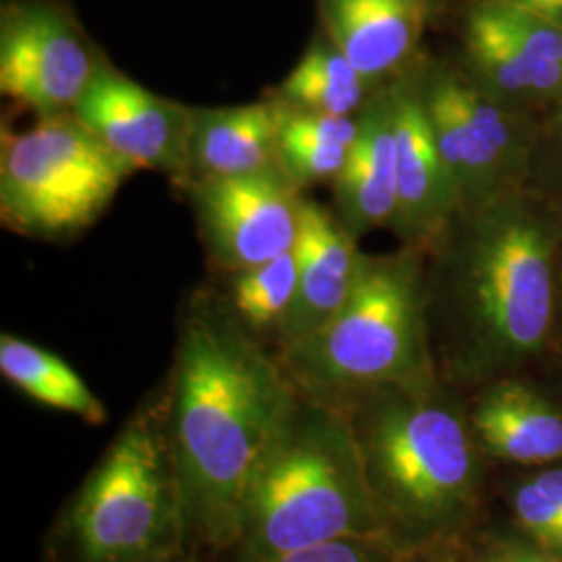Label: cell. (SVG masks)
I'll return each instance as SVG.
<instances>
[{"label":"cell","mask_w":562,"mask_h":562,"mask_svg":"<svg viewBox=\"0 0 562 562\" xmlns=\"http://www.w3.org/2000/svg\"><path fill=\"white\" fill-rule=\"evenodd\" d=\"M299 396L240 323L213 308L183 323L169 422L192 554L236 550L248 487Z\"/></svg>","instance_id":"cell-1"},{"label":"cell","mask_w":562,"mask_h":562,"mask_svg":"<svg viewBox=\"0 0 562 562\" xmlns=\"http://www.w3.org/2000/svg\"><path fill=\"white\" fill-rule=\"evenodd\" d=\"M461 213L448 276L464 359L475 369L510 367L550 331L559 223L521 190L464 204Z\"/></svg>","instance_id":"cell-2"},{"label":"cell","mask_w":562,"mask_h":562,"mask_svg":"<svg viewBox=\"0 0 562 562\" xmlns=\"http://www.w3.org/2000/svg\"><path fill=\"white\" fill-rule=\"evenodd\" d=\"M340 538H383L361 448L348 413L301 394L248 487L236 562Z\"/></svg>","instance_id":"cell-3"},{"label":"cell","mask_w":562,"mask_h":562,"mask_svg":"<svg viewBox=\"0 0 562 562\" xmlns=\"http://www.w3.org/2000/svg\"><path fill=\"white\" fill-rule=\"evenodd\" d=\"M348 413L364 477L390 546L438 538L461 521L477 464L467 427L425 387L375 392Z\"/></svg>","instance_id":"cell-4"},{"label":"cell","mask_w":562,"mask_h":562,"mask_svg":"<svg viewBox=\"0 0 562 562\" xmlns=\"http://www.w3.org/2000/svg\"><path fill=\"white\" fill-rule=\"evenodd\" d=\"M183 548L167 390L121 427L60 510L46 538V562H153Z\"/></svg>","instance_id":"cell-5"},{"label":"cell","mask_w":562,"mask_h":562,"mask_svg":"<svg viewBox=\"0 0 562 562\" xmlns=\"http://www.w3.org/2000/svg\"><path fill=\"white\" fill-rule=\"evenodd\" d=\"M281 367L304 398L346 411L375 392L425 387V292L413 252L364 259L340 311L281 346Z\"/></svg>","instance_id":"cell-6"},{"label":"cell","mask_w":562,"mask_h":562,"mask_svg":"<svg viewBox=\"0 0 562 562\" xmlns=\"http://www.w3.org/2000/svg\"><path fill=\"white\" fill-rule=\"evenodd\" d=\"M136 169L76 115L42 117L2 132L0 217L34 238L74 236L97 222Z\"/></svg>","instance_id":"cell-7"},{"label":"cell","mask_w":562,"mask_h":562,"mask_svg":"<svg viewBox=\"0 0 562 562\" xmlns=\"http://www.w3.org/2000/svg\"><path fill=\"white\" fill-rule=\"evenodd\" d=\"M422 97L442 159L459 183L462 206L519 190L536 142L529 140L513 106L477 81L446 71L423 86Z\"/></svg>","instance_id":"cell-8"},{"label":"cell","mask_w":562,"mask_h":562,"mask_svg":"<svg viewBox=\"0 0 562 562\" xmlns=\"http://www.w3.org/2000/svg\"><path fill=\"white\" fill-rule=\"evenodd\" d=\"M101 65L59 9L7 7L0 21V92L42 117L76 109Z\"/></svg>","instance_id":"cell-9"},{"label":"cell","mask_w":562,"mask_h":562,"mask_svg":"<svg viewBox=\"0 0 562 562\" xmlns=\"http://www.w3.org/2000/svg\"><path fill=\"white\" fill-rule=\"evenodd\" d=\"M296 188L280 165L199 180L196 209L213 257L241 273L290 252L301 220Z\"/></svg>","instance_id":"cell-10"},{"label":"cell","mask_w":562,"mask_h":562,"mask_svg":"<svg viewBox=\"0 0 562 562\" xmlns=\"http://www.w3.org/2000/svg\"><path fill=\"white\" fill-rule=\"evenodd\" d=\"M74 115L136 171L190 173L194 111L165 101L140 83L102 67Z\"/></svg>","instance_id":"cell-11"},{"label":"cell","mask_w":562,"mask_h":562,"mask_svg":"<svg viewBox=\"0 0 562 562\" xmlns=\"http://www.w3.org/2000/svg\"><path fill=\"white\" fill-rule=\"evenodd\" d=\"M392 101L398 192L392 225L406 240H431L461 213V190L434 138L422 88L394 86Z\"/></svg>","instance_id":"cell-12"},{"label":"cell","mask_w":562,"mask_h":562,"mask_svg":"<svg viewBox=\"0 0 562 562\" xmlns=\"http://www.w3.org/2000/svg\"><path fill=\"white\" fill-rule=\"evenodd\" d=\"M294 255L299 288L278 331L281 346L301 340L329 322L350 299L364 265L352 232L322 204L311 201L301 204Z\"/></svg>","instance_id":"cell-13"},{"label":"cell","mask_w":562,"mask_h":562,"mask_svg":"<svg viewBox=\"0 0 562 562\" xmlns=\"http://www.w3.org/2000/svg\"><path fill=\"white\" fill-rule=\"evenodd\" d=\"M327 41L369 86L415 50L429 18V0H319Z\"/></svg>","instance_id":"cell-14"},{"label":"cell","mask_w":562,"mask_h":562,"mask_svg":"<svg viewBox=\"0 0 562 562\" xmlns=\"http://www.w3.org/2000/svg\"><path fill=\"white\" fill-rule=\"evenodd\" d=\"M334 183L344 225L350 232L394 223L398 192L392 90L362 106L357 140Z\"/></svg>","instance_id":"cell-15"},{"label":"cell","mask_w":562,"mask_h":562,"mask_svg":"<svg viewBox=\"0 0 562 562\" xmlns=\"http://www.w3.org/2000/svg\"><path fill=\"white\" fill-rule=\"evenodd\" d=\"M283 109L278 102H255L194 111L190 171H196L199 180H211L280 165Z\"/></svg>","instance_id":"cell-16"},{"label":"cell","mask_w":562,"mask_h":562,"mask_svg":"<svg viewBox=\"0 0 562 562\" xmlns=\"http://www.w3.org/2000/svg\"><path fill=\"white\" fill-rule=\"evenodd\" d=\"M483 446L506 461L538 464L562 457V415L519 382L496 383L473 411Z\"/></svg>","instance_id":"cell-17"},{"label":"cell","mask_w":562,"mask_h":562,"mask_svg":"<svg viewBox=\"0 0 562 562\" xmlns=\"http://www.w3.org/2000/svg\"><path fill=\"white\" fill-rule=\"evenodd\" d=\"M0 373L32 401L83 423L102 425L109 417L106 406L71 364L30 340L0 336Z\"/></svg>","instance_id":"cell-18"},{"label":"cell","mask_w":562,"mask_h":562,"mask_svg":"<svg viewBox=\"0 0 562 562\" xmlns=\"http://www.w3.org/2000/svg\"><path fill=\"white\" fill-rule=\"evenodd\" d=\"M359 134V120L283 109L280 167L296 186L336 180Z\"/></svg>","instance_id":"cell-19"},{"label":"cell","mask_w":562,"mask_h":562,"mask_svg":"<svg viewBox=\"0 0 562 562\" xmlns=\"http://www.w3.org/2000/svg\"><path fill=\"white\" fill-rule=\"evenodd\" d=\"M464 41L475 80L483 90L508 106L525 104L529 65L501 0H482L471 7Z\"/></svg>","instance_id":"cell-20"},{"label":"cell","mask_w":562,"mask_h":562,"mask_svg":"<svg viewBox=\"0 0 562 562\" xmlns=\"http://www.w3.org/2000/svg\"><path fill=\"white\" fill-rule=\"evenodd\" d=\"M369 83L331 42H315L281 83L288 109L350 117L364 106Z\"/></svg>","instance_id":"cell-21"},{"label":"cell","mask_w":562,"mask_h":562,"mask_svg":"<svg viewBox=\"0 0 562 562\" xmlns=\"http://www.w3.org/2000/svg\"><path fill=\"white\" fill-rule=\"evenodd\" d=\"M299 288V262L294 248L278 259L238 273L234 283V308L252 331L276 329L292 308Z\"/></svg>","instance_id":"cell-22"},{"label":"cell","mask_w":562,"mask_h":562,"mask_svg":"<svg viewBox=\"0 0 562 562\" xmlns=\"http://www.w3.org/2000/svg\"><path fill=\"white\" fill-rule=\"evenodd\" d=\"M515 513L533 542L550 557L562 559V510L536 487V483H525L517 490Z\"/></svg>","instance_id":"cell-23"},{"label":"cell","mask_w":562,"mask_h":562,"mask_svg":"<svg viewBox=\"0 0 562 562\" xmlns=\"http://www.w3.org/2000/svg\"><path fill=\"white\" fill-rule=\"evenodd\" d=\"M394 546L383 538H340L283 552L262 562H390Z\"/></svg>","instance_id":"cell-24"},{"label":"cell","mask_w":562,"mask_h":562,"mask_svg":"<svg viewBox=\"0 0 562 562\" xmlns=\"http://www.w3.org/2000/svg\"><path fill=\"white\" fill-rule=\"evenodd\" d=\"M543 159H538L542 162L543 173L548 176L550 183L559 186L562 190V97L557 101V111L552 123L548 127V138L543 144Z\"/></svg>","instance_id":"cell-25"},{"label":"cell","mask_w":562,"mask_h":562,"mask_svg":"<svg viewBox=\"0 0 562 562\" xmlns=\"http://www.w3.org/2000/svg\"><path fill=\"white\" fill-rule=\"evenodd\" d=\"M533 483L542 494H546L562 510V469L543 471L533 480Z\"/></svg>","instance_id":"cell-26"},{"label":"cell","mask_w":562,"mask_h":562,"mask_svg":"<svg viewBox=\"0 0 562 562\" xmlns=\"http://www.w3.org/2000/svg\"><path fill=\"white\" fill-rule=\"evenodd\" d=\"M503 2L550 20H562V0H503Z\"/></svg>","instance_id":"cell-27"},{"label":"cell","mask_w":562,"mask_h":562,"mask_svg":"<svg viewBox=\"0 0 562 562\" xmlns=\"http://www.w3.org/2000/svg\"><path fill=\"white\" fill-rule=\"evenodd\" d=\"M487 562H559L554 559L542 557L538 552L525 550V548H503L501 552H496Z\"/></svg>","instance_id":"cell-28"},{"label":"cell","mask_w":562,"mask_h":562,"mask_svg":"<svg viewBox=\"0 0 562 562\" xmlns=\"http://www.w3.org/2000/svg\"><path fill=\"white\" fill-rule=\"evenodd\" d=\"M153 562H199L196 561V557L190 552V550H178V552H171V554H167V557H162V559H157V561Z\"/></svg>","instance_id":"cell-29"}]
</instances>
